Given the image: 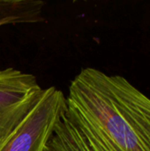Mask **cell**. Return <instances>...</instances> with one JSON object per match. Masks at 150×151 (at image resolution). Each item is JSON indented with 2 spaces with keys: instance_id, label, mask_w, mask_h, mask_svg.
I'll list each match as a JSON object with an SVG mask.
<instances>
[{
  "instance_id": "4",
  "label": "cell",
  "mask_w": 150,
  "mask_h": 151,
  "mask_svg": "<svg viewBox=\"0 0 150 151\" xmlns=\"http://www.w3.org/2000/svg\"><path fill=\"white\" fill-rule=\"evenodd\" d=\"M44 4L40 0H0V29L6 25L44 21Z\"/></svg>"
},
{
  "instance_id": "2",
  "label": "cell",
  "mask_w": 150,
  "mask_h": 151,
  "mask_svg": "<svg viewBox=\"0 0 150 151\" xmlns=\"http://www.w3.org/2000/svg\"><path fill=\"white\" fill-rule=\"evenodd\" d=\"M64 93L55 87L43 88L27 115L0 139V151H44L63 112Z\"/></svg>"
},
{
  "instance_id": "1",
  "label": "cell",
  "mask_w": 150,
  "mask_h": 151,
  "mask_svg": "<svg viewBox=\"0 0 150 151\" xmlns=\"http://www.w3.org/2000/svg\"><path fill=\"white\" fill-rule=\"evenodd\" d=\"M44 151H150V98L121 75L83 68Z\"/></svg>"
},
{
  "instance_id": "3",
  "label": "cell",
  "mask_w": 150,
  "mask_h": 151,
  "mask_svg": "<svg viewBox=\"0 0 150 151\" xmlns=\"http://www.w3.org/2000/svg\"><path fill=\"white\" fill-rule=\"evenodd\" d=\"M42 89L31 73L12 67L0 70V139L27 115Z\"/></svg>"
}]
</instances>
